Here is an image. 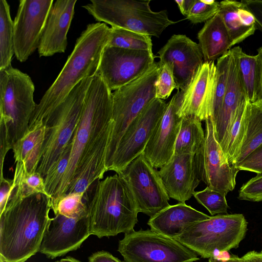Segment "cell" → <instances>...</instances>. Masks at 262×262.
Wrapping results in <instances>:
<instances>
[{
  "mask_svg": "<svg viewBox=\"0 0 262 262\" xmlns=\"http://www.w3.org/2000/svg\"><path fill=\"white\" fill-rule=\"evenodd\" d=\"M113 126L112 93L100 75L93 76L80 118L69 143L66 171L51 200L52 208L65 195L85 193L107 171L106 157Z\"/></svg>",
  "mask_w": 262,
  "mask_h": 262,
  "instance_id": "6da1fadb",
  "label": "cell"
},
{
  "mask_svg": "<svg viewBox=\"0 0 262 262\" xmlns=\"http://www.w3.org/2000/svg\"><path fill=\"white\" fill-rule=\"evenodd\" d=\"M51 209V198L42 193L8 203L0 214V256L6 262H26L39 251Z\"/></svg>",
  "mask_w": 262,
  "mask_h": 262,
  "instance_id": "7a4b0ae2",
  "label": "cell"
},
{
  "mask_svg": "<svg viewBox=\"0 0 262 262\" xmlns=\"http://www.w3.org/2000/svg\"><path fill=\"white\" fill-rule=\"evenodd\" d=\"M111 28L100 22L89 24L77 39L74 48L52 84L36 105L29 125L41 121L57 106L81 80L97 72L103 51L108 44Z\"/></svg>",
  "mask_w": 262,
  "mask_h": 262,
  "instance_id": "3957f363",
  "label": "cell"
},
{
  "mask_svg": "<svg viewBox=\"0 0 262 262\" xmlns=\"http://www.w3.org/2000/svg\"><path fill=\"white\" fill-rule=\"evenodd\" d=\"M84 195L91 235L102 238L134 231L139 212L132 191L120 175L96 181Z\"/></svg>",
  "mask_w": 262,
  "mask_h": 262,
  "instance_id": "277c9868",
  "label": "cell"
},
{
  "mask_svg": "<svg viewBox=\"0 0 262 262\" xmlns=\"http://www.w3.org/2000/svg\"><path fill=\"white\" fill-rule=\"evenodd\" d=\"M30 77L12 66L0 71V141L11 149L27 133L36 104Z\"/></svg>",
  "mask_w": 262,
  "mask_h": 262,
  "instance_id": "5b68a950",
  "label": "cell"
},
{
  "mask_svg": "<svg viewBox=\"0 0 262 262\" xmlns=\"http://www.w3.org/2000/svg\"><path fill=\"white\" fill-rule=\"evenodd\" d=\"M93 77L81 80L66 98L39 122L46 137L36 171L44 178L69 145L79 121L85 94Z\"/></svg>",
  "mask_w": 262,
  "mask_h": 262,
  "instance_id": "8992f818",
  "label": "cell"
},
{
  "mask_svg": "<svg viewBox=\"0 0 262 262\" xmlns=\"http://www.w3.org/2000/svg\"><path fill=\"white\" fill-rule=\"evenodd\" d=\"M248 223L241 213L217 214L190 226L176 239L204 258L238 247Z\"/></svg>",
  "mask_w": 262,
  "mask_h": 262,
  "instance_id": "52a82bcc",
  "label": "cell"
},
{
  "mask_svg": "<svg viewBox=\"0 0 262 262\" xmlns=\"http://www.w3.org/2000/svg\"><path fill=\"white\" fill-rule=\"evenodd\" d=\"M150 1L91 0L83 6L98 21L148 36L159 37L169 26L175 24L169 19L166 10L152 11Z\"/></svg>",
  "mask_w": 262,
  "mask_h": 262,
  "instance_id": "ba28073f",
  "label": "cell"
},
{
  "mask_svg": "<svg viewBox=\"0 0 262 262\" xmlns=\"http://www.w3.org/2000/svg\"><path fill=\"white\" fill-rule=\"evenodd\" d=\"M159 70V63L155 62L141 77L112 93L113 126L106 153V169L127 127L156 98Z\"/></svg>",
  "mask_w": 262,
  "mask_h": 262,
  "instance_id": "9c48e42d",
  "label": "cell"
},
{
  "mask_svg": "<svg viewBox=\"0 0 262 262\" xmlns=\"http://www.w3.org/2000/svg\"><path fill=\"white\" fill-rule=\"evenodd\" d=\"M118 251L124 262H194L198 254L175 239L151 229L124 234Z\"/></svg>",
  "mask_w": 262,
  "mask_h": 262,
  "instance_id": "30bf717a",
  "label": "cell"
},
{
  "mask_svg": "<svg viewBox=\"0 0 262 262\" xmlns=\"http://www.w3.org/2000/svg\"><path fill=\"white\" fill-rule=\"evenodd\" d=\"M167 103L158 98L153 100L130 123L122 136L107 171H122L144 149L160 121Z\"/></svg>",
  "mask_w": 262,
  "mask_h": 262,
  "instance_id": "8fae6325",
  "label": "cell"
},
{
  "mask_svg": "<svg viewBox=\"0 0 262 262\" xmlns=\"http://www.w3.org/2000/svg\"><path fill=\"white\" fill-rule=\"evenodd\" d=\"M118 174L128 184L139 213L151 217L170 205L169 197L159 171L143 154L133 160Z\"/></svg>",
  "mask_w": 262,
  "mask_h": 262,
  "instance_id": "7c38bea8",
  "label": "cell"
},
{
  "mask_svg": "<svg viewBox=\"0 0 262 262\" xmlns=\"http://www.w3.org/2000/svg\"><path fill=\"white\" fill-rule=\"evenodd\" d=\"M152 52L106 46L97 73L112 91L141 77L155 63Z\"/></svg>",
  "mask_w": 262,
  "mask_h": 262,
  "instance_id": "4fadbf2b",
  "label": "cell"
},
{
  "mask_svg": "<svg viewBox=\"0 0 262 262\" xmlns=\"http://www.w3.org/2000/svg\"><path fill=\"white\" fill-rule=\"evenodd\" d=\"M205 136L204 146L195 155L201 181L211 189L226 195L234 190L239 170L231 165L216 141L211 118L205 120Z\"/></svg>",
  "mask_w": 262,
  "mask_h": 262,
  "instance_id": "5bb4252c",
  "label": "cell"
},
{
  "mask_svg": "<svg viewBox=\"0 0 262 262\" xmlns=\"http://www.w3.org/2000/svg\"><path fill=\"white\" fill-rule=\"evenodd\" d=\"M53 0H20L13 21L15 55L26 61L38 49Z\"/></svg>",
  "mask_w": 262,
  "mask_h": 262,
  "instance_id": "9a60e30c",
  "label": "cell"
},
{
  "mask_svg": "<svg viewBox=\"0 0 262 262\" xmlns=\"http://www.w3.org/2000/svg\"><path fill=\"white\" fill-rule=\"evenodd\" d=\"M90 235L88 215L73 217L55 214L47 227L39 252L54 259L79 249Z\"/></svg>",
  "mask_w": 262,
  "mask_h": 262,
  "instance_id": "2e32d148",
  "label": "cell"
},
{
  "mask_svg": "<svg viewBox=\"0 0 262 262\" xmlns=\"http://www.w3.org/2000/svg\"><path fill=\"white\" fill-rule=\"evenodd\" d=\"M158 53L160 65L171 64L178 91L186 89L204 63L199 45L185 35H172Z\"/></svg>",
  "mask_w": 262,
  "mask_h": 262,
  "instance_id": "e0dca14e",
  "label": "cell"
},
{
  "mask_svg": "<svg viewBox=\"0 0 262 262\" xmlns=\"http://www.w3.org/2000/svg\"><path fill=\"white\" fill-rule=\"evenodd\" d=\"M182 94V91L178 90L167 103L164 114L143 152L157 169L167 163L174 155L182 119L178 114Z\"/></svg>",
  "mask_w": 262,
  "mask_h": 262,
  "instance_id": "ac0fdd59",
  "label": "cell"
},
{
  "mask_svg": "<svg viewBox=\"0 0 262 262\" xmlns=\"http://www.w3.org/2000/svg\"><path fill=\"white\" fill-rule=\"evenodd\" d=\"M216 64L204 62L184 91L178 114L180 118L194 116L201 121L211 117L216 83Z\"/></svg>",
  "mask_w": 262,
  "mask_h": 262,
  "instance_id": "d6986e66",
  "label": "cell"
},
{
  "mask_svg": "<svg viewBox=\"0 0 262 262\" xmlns=\"http://www.w3.org/2000/svg\"><path fill=\"white\" fill-rule=\"evenodd\" d=\"M159 173L169 198L180 202L189 200L201 181L194 155H173Z\"/></svg>",
  "mask_w": 262,
  "mask_h": 262,
  "instance_id": "ffe728a7",
  "label": "cell"
},
{
  "mask_svg": "<svg viewBox=\"0 0 262 262\" xmlns=\"http://www.w3.org/2000/svg\"><path fill=\"white\" fill-rule=\"evenodd\" d=\"M77 0H57L50 10L38 48L40 57L63 53Z\"/></svg>",
  "mask_w": 262,
  "mask_h": 262,
  "instance_id": "44dd1931",
  "label": "cell"
},
{
  "mask_svg": "<svg viewBox=\"0 0 262 262\" xmlns=\"http://www.w3.org/2000/svg\"><path fill=\"white\" fill-rule=\"evenodd\" d=\"M231 50L226 91L221 110L213 123L215 137L221 146L228 134L239 107L247 100L240 76L235 47Z\"/></svg>",
  "mask_w": 262,
  "mask_h": 262,
  "instance_id": "7402d4cb",
  "label": "cell"
},
{
  "mask_svg": "<svg viewBox=\"0 0 262 262\" xmlns=\"http://www.w3.org/2000/svg\"><path fill=\"white\" fill-rule=\"evenodd\" d=\"M209 217L185 202H180L150 217L147 224L152 230L176 239L190 226Z\"/></svg>",
  "mask_w": 262,
  "mask_h": 262,
  "instance_id": "603a6c76",
  "label": "cell"
},
{
  "mask_svg": "<svg viewBox=\"0 0 262 262\" xmlns=\"http://www.w3.org/2000/svg\"><path fill=\"white\" fill-rule=\"evenodd\" d=\"M218 13L225 24L232 46L254 33L256 29L255 18L242 1H222Z\"/></svg>",
  "mask_w": 262,
  "mask_h": 262,
  "instance_id": "cb8c5ba5",
  "label": "cell"
},
{
  "mask_svg": "<svg viewBox=\"0 0 262 262\" xmlns=\"http://www.w3.org/2000/svg\"><path fill=\"white\" fill-rule=\"evenodd\" d=\"M198 38L204 62L214 61L232 46L227 28L219 13L205 22L198 34Z\"/></svg>",
  "mask_w": 262,
  "mask_h": 262,
  "instance_id": "d4e9b609",
  "label": "cell"
},
{
  "mask_svg": "<svg viewBox=\"0 0 262 262\" xmlns=\"http://www.w3.org/2000/svg\"><path fill=\"white\" fill-rule=\"evenodd\" d=\"M46 137L42 124L29 126L26 135L12 148L15 163L21 162L29 173L36 171Z\"/></svg>",
  "mask_w": 262,
  "mask_h": 262,
  "instance_id": "484cf974",
  "label": "cell"
},
{
  "mask_svg": "<svg viewBox=\"0 0 262 262\" xmlns=\"http://www.w3.org/2000/svg\"><path fill=\"white\" fill-rule=\"evenodd\" d=\"M245 119V132L235 157L234 168L262 143V104L247 101Z\"/></svg>",
  "mask_w": 262,
  "mask_h": 262,
  "instance_id": "4316f807",
  "label": "cell"
},
{
  "mask_svg": "<svg viewBox=\"0 0 262 262\" xmlns=\"http://www.w3.org/2000/svg\"><path fill=\"white\" fill-rule=\"evenodd\" d=\"M205 140L201 121L194 116L183 117L175 144L174 155H197L202 149Z\"/></svg>",
  "mask_w": 262,
  "mask_h": 262,
  "instance_id": "83f0119b",
  "label": "cell"
},
{
  "mask_svg": "<svg viewBox=\"0 0 262 262\" xmlns=\"http://www.w3.org/2000/svg\"><path fill=\"white\" fill-rule=\"evenodd\" d=\"M14 54V23L10 6L6 0H0V71L12 66Z\"/></svg>",
  "mask_w": 262,
  "mask_h": 262,
  "instance_id": "f1b7e54d",
  "label": "cell"
},
{
  "mask_svg": "<svg viewBox=\"0 0 262 262\" xmlns=\"http://www.w3.org/2000/svg\"><path fill=\"white\" fill-rule=\"evenodd\" d=\"M13 181L14 185L13 199H24L37 193L48 196L44 178L37 171L28 172L21 162L16 163Z\"/></svg>",
  "mask_w": 262,
  "mask_h": 262,
  "instance_id": "f546056e",
  "label": "cell"
},
{
  "mask_svg": "<svg viewBox=\"0 0 262 262\" xmlns=\"http://www.w3.org/2000/svg\"><path fill=\"white\" fill-rule=\"evenodd\" d=\"M150 36L132 31L111 27V33L107 46L122 49L152 52Z\"/></svg>",
  "mask_w": 262,
  "mask_h": 262,
  "instance_id": "4dcf8cb0",
  "label": "cell"
},
{
  "mask_svg": "<svg viewBox=\"0 0 262 262\" xmlns=\"http://www.w3.org/2000/svg\"><path fill=\"white\" fill-rule=\"evenodd\" d=\"M231 54V49L217 59L216 83L211 117L213 123L221 110L226 91Z\"/></svg>",
  "mask_w": 262,
  "mask_h": 262,
  "instance_id": "1f68e13d",
  "label": "cell"
},
{
  "mask_svg": "<svg viewBox=\"0 0 262 262\" xmlns=\"http://www.w3.org/2000/svg\"><path fill=\"white\" fill-rule=\"evenodd\" d=\"M235 49L240 76L247 100L253 103L255 99L256 56L247 54L239 46L235 47Z\"/></svg>",
  "mask_w": 262,
  "mask_h": 262,
  "instance_id": "d6a6232c",
  "label": "cell"
},
{
  "mask_svg": "<svg viewBox=\"0 0 262 262\" xmlns=\"http://www.w3.org/2000/svg\"><path fill=\"white\" fill-rule=\"evenodd\" d=\"M83 192H73L61 198L52 209L54 214L80 217L88 215V208Z\"/></svg>",
  "mask_w": 262,
  "mask_h": 262,
  "instance_id": "836d02e7",
  "label": "cell"
},
{
  "mask_svg": "<svg viewBox=\"0 0 262 262\" xmlns=\"http://www.w3.org/2000/svg\"><path fill=\"white\" fill-rule=\"evenodd\" d=\"M225 194L206 187L204 189L195 191L193 196L212 215L227 214L229 208Z\"/></svg>",
  "mask_w": 262,
  "mask_h": 262,
  "instance_id": "e575fe53",
  "label": "cell"
},
{
  "mask_svg": "<svg viewBox=\"0 0 262 262\" xmlns=\"http://www.w3.org/2000/svg\"><path fill=\"white\" fill-rule=\"evenodd\" d=\"M220 3L215 1L195 0L187 12L186 18L193 24L206 21L219 11Z\"/></svg>",
  "mask_w": 262,
  "mask_h": 262,
  "instance_id": "d590c367",
  "label": "cell"
},
{
  "mask_svg": "<svg viewBox=\"0 0 262 262\" xmlns=\"http://www.w3.org/2000/svg\"><path fill=\"white\" fill-rule=\"evenodd\" d=\"M159 65V73L156 84V98L164 100L169 97L177 85L171 64L165 63Z\"/></svg>",
  "mask_w": 262,
  "mask_h": 262,
  "instance_id": "8d00e7d4",
  "label": "cell"
},
{
  "mask_svg": "<svg viewBox=\"0 0 262 262\" xmlns=\"http://www.w3.org/2000/svg\"><path fill=\"white\" fill-rule=\"evenodd\" d=\"M237 198L252 202L262 201V173L257 174L239 190Z\"/></svg>",
  "mask_w": 262,
  "mask_h": 262,
  "instance_id": "74e56055",
  "label": "cell"
},
{
  "mask_svg": "<svg viewBox=\"0 0 262 262\" xmlns=\"http://www.w3.org/2000/svg\"><path fill=\"white\" fill-rule=\"evenodd\" d=\"M238 170L262 173V143L235 166Z\"/></svg>",
  "mask_w": 262,
  "mask_h": 262,
  "instance_id": "f35d334b",
  "label": "cell"
},
{
  "mask_svg": "<svg viewBox=\"0 0 262 262\" xmlns=\"http://www.w3.org/2000/svg\"><path fill=\"white\" fill-rule=\"evenodd\" d=\"M14 185L13 179H0V214L5 210L9 201L14 196Z\"/></svg>",
  "mask_w": 262,
  "mask_h": 262,
  "instance_id": "ab89813d",
  "label": "cell"
},
{
  "mask_svg": "<svg viewBox=\"0 0 262 262\" xmlns=\"http://www.w3.org/2000/svg\"><path fill=\"white\" fill-rule=\"evenodd\" d=\"M256 56L255 99L253 103L262 104V47L257 49Z\"/></svg>",
  "mask_w": 262,
  "mask_h": 262,
  "instance_id": "60d3db41",
  "label": "cell"
},
{
  "mask_svg": "<svg viewBox=\"0 0 262 262\" xmlns=\"http://www.w3.org/2000/svg\"><path fill=\"white\" fill-rule=\"evenodd\" d=\"M242 2L252 14L256 25L262 31V0H243Z\"/></svg>",
  "mask_w": 262,
  "mask_h": 262,
  "instance_id": "b9f144b4",
  "label": "cell"
},
{
  "mask_svg": "<svg viewBox=\"0 0 262 262\" xmlns=\"http://www.w3.org/2000/svg\"><path fill=\"white\" fill-rule=\"evenodd\" d=\"M88 262H123L111 253L100 250L92 253L88 258Z\"/></svg>",
  "mask_w": 262,
  "mask_h": 262,
  "instance_id": "7bdbcfd3",
  "label": "cell"
},
{
  "mask_svg": "<svg viewBox=\"0 0 262 262\" xmlns=\"http://www.w3.org/2000/svg\"><path fill=\"white\" fill-rule=\"evenodd\" d=\"M241 258L244 262H262V250L259 252L249 251Z\"/></svg>",
  "mask_w": 262,
  "mask_h": 262,
  "instance_id": "ee69618b",
  "label": "cell"
},
{
  "mask_svg": "<svg viewBox=\"0 0 262 262\" xmlns=\"http://www.w3.org/2000/svg\"><path fill=\"white\" fill-rule=\"evenodd\" d=\"M194 1L195 0H177L175 1V2L177 4L181 13L186 16L194 2Z\"/></svg>",
  "mask_w": 262,
  "mask_h": 262,
  "instance_id": "f6af8a7d",
  "label": "cell"
},
{
  "mask_svg": "<svg viewBox=\"0 0 262 262\" xmlns=\"http://www.w3.org/2000/svg\"><path fill=\"white\" fill-rule=\"evenodd\" d=\"M220 262H244L241 257H239L237 255L231 254L229 258L226 259H220Z\"/></svg>",
  "mask_w": 262,
  "mask_h": 262,
  "instance_id": "bcb514c9",
  "label": "cell"
},
{
  "mask_svg": "<svg viewBox=\"0 0 262 262\" xmlns=\"http://www.w3.org/2000/svg\"><path fill=\"white\" fill-rule=\"evenodd\" d=\"M59 262H82L80 260L70 256H66L65 258H61Z\"/></svg>",
  "mask_w": 262,
  "mask_h": 262,
  "instance_id": "7dc6e473",
  "label": "cell"
},
{
  "mask_svg": "<svg viewBox=\"0 0 262 262\" xmlns=\"http://www.w3.org/2000/svg\"><path fill=\"white\" fill-rule=\"evenodd\" d=\"M209 262H220V259H218L217 258L214 257H211L209 258L208 259Z\"/></svg>",
  "mask_w": 262,
  "mask_h": 262,
  "instance_id": "c3c4849f",
  "label": "cell"
},
{
  "mask_svg": "<svg viewBox=\"0 0 262 262\" xmlns=\"http://www.w3.org/2000/svg\"><path fill=\"white\" fill-rule=\"evenodd\" d=\"M0 262H6L1 256H0Z\"/></svg>",
  "mask_w": 262,
  "mask_h": 262,
  "instance_id": "681fc988",
  "label": "cell"
},
{
  "mask_svg": "<svg viewBox=\"0 0 262 262\" xmlns=\"http://www.w3.org/2000/svg\"><path fill=\"white\" fill-rule=\"evenodd\" d=\"M55 262H59V260L56 261H55Z\"/></svg>",
  "mask_w": 262,
  "mask_h": 262,
  "instance_id": "f907efd6",
  "label": "cell"
}]
</instances>
